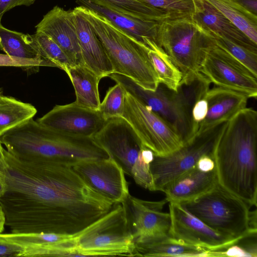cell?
Wrapping results in <instances>:
<instances>
[{
    "mask_svg": "<svg viewBox=\"0 0 257 257\" xmlns=\"http://www.w3.org/2000/svg\"><path fill=\"white\" fill-rule=\"evenodd\" d=\"M196 167L203 171H210L215 168L214 158L210 156L201 157L196 164Z\"/></svg>",
    "mask_w": 257,
    "mask_h": 257,
    "instance_id": "cell-40",
    "label": "cell"
},
{
    "mask_svg": "<svg viewBox=\"0 0 257 257\" xmlns=\"http://www.w3.org/2000/svg\"><path fill=\"white\" fill-rule=\"evenodd\" d=\"M163 12L170 18L192 16L194 0H140Z\"/></svg>",
    "mask_w": 257,
    "mask_h": 257,
    "instance_id": "cell-35",
    "label": "cell"
},
{
    "mask_svg": "<svg viewBox=\"0 0 257 257\" xmlns=\"http://www.w3.org/2000/svg\"><path fill=\"white\" fill-rule=\"evenodd\" d=\"M257 44V16L233 0H205Z\"/></svg>",
    "mask_w": 257,
    "mask_h": 257,
    "instance_id": "cell-27",
    "label": "cell"
},
{
    "mask_svg": "<svg viewBox=\"0 0 257 257\" xmlns=\"http://www.w3.org/2000/svg\"><path fill=\"white\" fill-rule=\"evenodd\" d=\"M71 167L90 187L114 204L121 203L130 194L122 169L110 157Z\"/></svg>",
    "mask_w": 257,
    "mask_h": 257,
    "instance_id": "cell-15",
    "label": "cell"
},
{
    "mask_svg": "<svg viewBox=\"0 0 257 257\" xmlns=\"http://www.w3.org/2000/svg\"><path fill=\"white\" fill-rule=\"evenodd\" d=\"M157 44L181 71V85H189L202 75V64L215 41L192 16H183L159 22Z\"/></svg>",
    "mask_w": 257,
    "mask_h": 257,
    "instance_id": "cell-6",
    "label": "cell"
},
{
    "mask_svg": "<svg viewBox=\"0 0 257 257\" xmlns=\"http://www.w3.org/2000/svg\"><path fill=\"white\" fill-rule=\"evenodd\" d=\"M249 12L257 16V0H233Z\"/></svg>",
    "mask_w": 257,
    "mask_h": 257,
    "instance_id": "cell-41",
    "label": "cell"
},
{
    "mask_svg": "<svg viewBox=\"0 0 257 257\" xmlns=\"http://www.w3.org/2000/svg\"><path fill=\"white\" fill-rule=\"evenodd\" d=\"M215 231L240 238L257 232L250 226V206L218 183L208 192L180 203Z\"/></svg>",
    "mask_w": 257,
    "mask_h": 257,
    "instance_id": "cell-8",
    "label": "cell"
},
{
    "mask_svg": "<svg viewBox=\"0 0 257 257\" xmlns=\"http://www.w3.org/2000/svg\"><path fill=\"white\" fill-rule=\"evenodd\" d=\"M64 71L74 88L75 102L80 106L98 110L100 104L98 85L101 78L84 65L70 66Z\"/></svg>",
    "mask_w": 257,
    "mask_h": 257,
    "instance_id": "cell-24",
    "label": "cell"
},
{
    "mask_svg": "<svg viewBox=\"0 0 257 257\" xmlns=\"http://www.w3.org/2000/svg\"><path fill=\"white\" fill-rule=\"evenodd\" d=\"M208 32L212 36L218 46L226 51L257 76L256 51L250 50L225 37L212 32Z\"/></svg>",
    "mask_w": 257,
    "mask_h": 257,
    "instance_id": "cell-31",
    "label": "cell"
},
{
    "mask_svg": "<svg viewBox=\"0 0 257 257\" xmlns=\"http://www.w3.org/2000/svg\"><path fill=\"white\" fill-rule=\"evenodd\" d=\"M37 109L30 103L0 93V136L6 131L33 118Z\"/></svg>",
    "mask_w": 257,
    "mask_h": 257,
    "instance_id": "cell-29",
    "label": "cell"
},
{
    "mask_svg": "<svg viewBox=\"0 0 257 257\" xmlns=\"http://www.w3.org/2000/svg\"><path fill=\"white\" fill-rule=\"evenodd\" d=\"M72 12L84 65L101 78L113 73L111 63L92 27L75 9Z\"/></svg>",
    "mask_w": 257,
    "mask_h": 257,
    "instance_id": "cell-19",
    "label": "cell"
},
{
    "mask_svg": "<svg viewBox=\"0 0 257 257\" xmlns=\"http://www.w3.org/2000/svg\"><path fill=\"white\" fill-rule=\"evenodd\" d=\"M204 97L208 104L207 113L200 123L197 134L227 122L246 107L248 99L238 91L216 86L208 88Z\"/></svg>",
    "mask_w": 257,
    "mask_h": 257,
    "instance_id": "cell-18",
    "label": "cell"
},
{
    "mask_svg": "<svg viewBox=\"0 0 257 257\" xmlns=\"http://www.w3.org/2000/svg\"><path fill=\"white\" fill-rule=\"evenodd\" d=\"M87 1L102 7L143 20L161 22L169 17L161 10L140 0Z\"/></svg>",
    "mask_w": 257,
    "mask_h": 257,
    "instance_id": "cell-28",
    "label": "cell"
},
{
    "mask_svg": "<svg viewBox=\"0 0 257 257\" xmlns=\"http://www.w3.org/2000/svg\"><path fill=\"white\" fill-rule=\"evenodd\" d=\"M121 117L132 126L143 145L156 155H168L183 145L166 121L127 92Z\"/></svg>",
    "mask_w": 257,
    "mask_h": 257,
    "instance_id": "cell-11",
    "label": "cell"
},
{
    "mask_svg": "<svg viewBox=\"0 0 257 257\" xmlns=\"http://www.w3.org/2000/svg\"><path fill=\"white\" fill-rule=\"evenodd\" d=\"M5 226V216L3 208L0 205V233H3Z\"/></svg>",
    "mask_w": 257,
    "mask_h": 257,
    "instance_id": "cell-44",
    "label": "cell"
},
{
    "mask_svg": "<svg viewBox=\"0 0 257 257\" xmlns=\"http://www.w3.org/2000/svg\"><path fill=\"white\" fill-rule=\"evenodd\" d=\"M116 204L104 215L75 234L78 256H132L133 237L122 204Z\"/></svg>",
    "mask_w": 257,
    "mask_h": 257,
    "instance_id": "cell-9",
    "label": "cell"
},
{
    "mask_svg": "<svg viewBox=\"0 0 257 257\" xmlns=\"http://www.w3.org/2000/svg\"><path fill=\"white\" fill-rule=\"evenodd\" d=\"M75 234L59 242L45 246L23 248L19 256H78L76 249Z\"/></svg>",
    "mask_w": 257,
    "mask_h": 257,
    "instance_id": "cell-33",
    "label": "cell"
},
{
    "mask_svg": "<svg viewBox=\"0 0 257 257\" xmlns=\"http://www.w3.org/2000/svg\"><path fill=\"white\" fill-rule=\"evenodd\" d=\"M257 111L246 107L228 120L214 151L218 183L249 206L257 201Z\"/></svg>",
    "mask_w": 257,
    "mask_h": 257,
    "instance_id": "cell-2",
    "label": "cell"
},
{
    "mask_svg": "<svg viewBox=\"0 0 257 257\" xmlns=\"http://www.w3.org/2000/svg\"><path fill=\"white\" fill-rule=\"evenodd\" d=\"M61 48L71 66L84 65L72 10L56 6L36 26Z\"/></svg>",
    "mask_w": 257,
    "mask_h": 257,
    "instance_id": "cell-17",
    "label": "cell"
},
{
    "mask_svg": "<svg viewBox=\"0 0 257 257\" xmlns=\"http://www.w3.org/2000/svg\"><path fill=\"white\" fill-rule=\"evenodd\" d=\"M217 183L215 168L203 171L196 166L170 183L163 192L168 202L181 203L208 192Z\"/></svg>",
    "mask_w": 257,
    "mask_h": 257,
    "instance_id": "cell-21",
    "label": "cell"
},
{
    "mask_svg": "<svg viewBox=\"0 0 257 257\" xmlns=\"http://www.w3.org/2000/svg\"><path fill=\"white\" fill-rule=\"evenodd\" d=\"M108 77L159 115L178 134L183 144L196 135L192 119V107L210 84L202 74L190 84L180 85L177 91L161 84L155 91L148 90L126 76L112 73Z\"/></svg>",
    "mask_w": 257,
    "mask_h": 257,
    "instance_id": "cell-5",
    "label": "cell"
},
{
    "mask_svg": "<svg viewBox=\"0 0 257 257\" xmlns=\"http://www.w3.org/2000/svg\"><path fill=\"white\" fill-rule=\"evenodd\" d=\"M37 121L57 132L92 137L102 128L106 120L98 110L80 106L74 101L64 105H56Z\"/></svg>",
    "mask_w": 257,
    "mask_h": 257,
    "instance_id": "cell-16",
    "label": "cell"
},
{
    "mask_svg": "<svg viewBox=\"0 0 257 257\" xmlns=\"http://www.w3.org/2000/svg\"><path fill=\"white\" fill-rule=\"evenodd\" d=\"M71 235L52 233H0V241L10 243L23 248L45 246L64 241Z\"/></svg>",
    "mask_w": 257,
    "mask_h": 257,
    "instance_id": "cell-30",
    "label": "cell"
},
{
    "mask_svg": "<svg viewBox=\"0 0 257 257\" xmlns=\"http://www.w3.org/2000/svg\"><path fill=\"white\" fill-rule=\"evenodd\" d=\"M200 73L215 86L241 93L248 98L257 96V76L215 44L206 55Z\"/></svg>",
    "mask_w": 257,
    "mask_h": 257,
    "instance_id": "cell-12",
    "label": "cell"
},
{
    "mask_svg": "<svg viewBox=\"0 0 257 257\" xmlns=\"http://www.w3.org/2000/svg\"><path fill=\"white\" fill-rule=\"evenodd\" d=\"M88 22L107 55L113 73L126 76L148 90H156L160 81L148 54V46L85 7L74 8Z\"/></svg>",
    "mask_w": 257,
    "mask_h": 257,
    "instance_id": "cell-4",
    "label": "cell"
},
{
    "mask_svg": "<svg viewBox=\"0 0 257 257\" xmlns=\"http://www.w3.org/2000/svg\"><path fill=\"white\" fill-rule=\"evenodd\" d=\"M23 250L20 246L0 241V256H19Z\"/></svg>",
    "mask_w": 257,
    "mask_h": 257,
    "instance_id": "cell-39",
    "label": "cell"
},
{
    "mask_svg": "<svg viewBox=\"0 0 257 257\" xmlns=\"http://www.w3.org/2000/svg\"><path fill=\"white\" fill-rule=\"evenodd\" d=\"M7 188L5 173L0 171V198L5 194Z\"/></svg>",
    "mask_w": 257,
    "mask_h": 257,
    "instance_id": "cell-43",
    "label": "cell"
},
{
    "mask_svg": "<svg viewBox=\"0 0 257 257\" xmlns=\"http://www.w3.org/2000/svg\"><path fill=\"white\" fill-rule=\"evenodd\" d=\"M134 244L132 256H215V251L187 244L171 236Z\"/></svg>",
    "mask_w": 257,
    "mask_h": 257,
    "instance_id": "cell-23",
    "label": "cell"
},
{
    "mask_svg": "<svg viewBox=\"0 0 257 257\" xmlns=\"http://www.w3.org/2000/svg\"><path fill=\"white\" fill-rule=\"evenodd\" d=\"M136 183L153 191L150 164L154 154L145 147L130 124L122 117L109 118L102 128L92 136Z\"/></svg>",
    "mask_w": 257,
    "mask_h": 257,
    "instance_id": "cell-7",
    "label": "cell"
},
{
    "mask_svg": "<svg viewBox=\"0 0 257 257\" xmlns=\"http://www.w3.org/2000/svg\"><path fill=\"white\" fill-rule=\"evenodd\" d=\"M170 235L187 244L211 251L222 250L240 238H234L213 230L183 205L170 202Z\"/></svg>",
    "mask_w": 257,
    "mask_h": 257,
    "instance_id": "cell-14",
    "label": "cell"
},
{
    "mask_svg": "<svg viewBox=\"0 0 257 257\" xmlns=\"http://www.w3.org/2000/svg\"><path fill=\"white\" fill-rule=\"evenodd\" d=\"M1 92V90H0V93Z\"/></svg>",
    "mask_w": 257,
    "mask_h": 257,
    "instance_id": "cell-45",
    "label": "cell"
},
{
    "mask_svg": "<svg viewBox=\"0 0 257 257\" xmlns=\"http://www.w3.org/2000/svg\"><path fill=\"white\" fill-rule=\"evenodd\" d=\"M35 0H0V15L16 6H29L33 4Z\"/></svg>",
    "mask_w": 257,
    "mask_h": 257,
    "instance_id": "cell-38",
    "label": "cell"
},
{
    "mask_svg": "<svg viewBox=\"0 0 257 257\" xmlns=\"http://www.w3.org/2000/svg\"><path fill=\"white\" fill-rule=\"evenodd\" d=\"M33 36L38 45L43 58L51 63L53 67L65 71L71 66L64 52L50 37L40 31H36Z\"/></svg>",
    "mask_w": 257,
    "mask_h": 257,
    "instance_id": "cell-32",
    "label": "cell"
},
{
    "mask_svg": "<svg viewBox=\"0 0 257 257\" xmlns=\"http://www.w3.org/2000/svg\"><path fill=\"white\" fill-rule=\"evenodd\" d=\"M204 95L195 101L192 109V119L196 135L200 123L204 119L207 113L208 104Z\"/></svg>",
    "mask_w": 257,
    "mask_h": 257,
    "instance_id": "cell-37",
    "label": "cell"
},
{
    "mask_svg": "<svg viewBox=\"0 0 257 257\" xmlns=\"http://www.w3.org/2000/svg\"><path fill=\"white\" fill-rule=\"evenodd\" d=\"M2 16L0 15V50L10 56L28 59L45 60L43 58L33 35L6 28L1 24Z\"/></svg>",
    "mask_w": 257,
    "mask_h": 257,
    "instance_id": "cell-25",
    "label": "cell"
},
{
    "mask_svg": "<svg viewBox=\"0 0 257 257\" xmlns=\"http://www.w3.org/2000/svg\"><path fill=\"white\" fill-rule=\"evenodd\" d=\"M226 123L197 134L190 141L168 155L154 154L150 164L153 191L163 192L170 183L195 167L201 157L208 155L213 158L215 147Z\"/></svg>",
    "mask_w": 257,
    "mask_h": 257,
    "instance_id": "cell-10",
    "label": "cell"
},
{
    "mask_svg": "<svg viewBox=\"0 0 257 257\" xmlns=\"http://www.w3.org/2000/svg\"><path fill=\"white\" fill-rule=\"evenodd\" d=\"M7 190L0 198L11 232L73 235L108 212L114 204L69 166L44 158H19L6 149Z\"/></svg>",
    "mask_w": 257,
    "mask_h": 257,
    "instance_id": "cell-1",
    "label": "cell"
},
{
    "mask_svg": "<svg viewBox=\"0 0 257 257\" xmlns=\"http://www.w3.org/2000/svg\"><path fill=\"white\" fill-rule=\"evenodd\" d=\"M5 148L3 147L0 140V171L5 173L6 170L7 168V164L5 159Z\"/></svg>",
    "mask_w": 257,
    "mask_h": 257,
    "instance_id": "cell-42",
    "label": "cell"
},
{
    "mask_svg": "<svg viewBox=\"0 0 257 257\" xmlns=\"http://www.w3.org/2000/svg\"><path fill=\"white\" fill-rule=\"evenodd\" d=\"M145 44L148 47V56L160 84L170 89L177 91L182 78L181 71L162 47L149 39L145 40Z\"/></svg>",
    "mask_w": 257,
    "mask_h": 257,
    "instance_id": "cell-26",
    "label": "cell"
},
{
    "mask_svg": "<svg viewBox=\"0 0 257 257\" xmlns=\"http://www.w3.org/2000/svg\"><path fill=\"white\" fill-rule=\"evenodd\" d=\"M168 201L143 200L130 194L121 204L125 211L134 243L144 242L170 235L171 216L162 211Z\"/></svg>",
    "mask_w": 257,
    "mask_h": 257,
    "instance_id": "cell-13",
    "label": "cell"
},
{
    "mask_svg": "<svg viewBox=\"0 0 257 257\" xmlns=\"http://www.w3.org/2000/svg\"><path fill=\"white\" fill-rule=\"evenodd\" d=\"M1 66L20 67L27 70L30 69L38 70L41 66L53 67V65L46 60L28 59L0 54Z\"/></svg>",
    "mask_w": 257,
    "mask_h": 257,
    "instance_id": "cell-36",
    "label": "cell"
},
{
    "mask_svg": "<svg viewBox=\"0 0 257 257\" xmlns=\"http://www.w3.org/2000/svg\"><path fill=\"white\" fill-rule=\"evenodd\" d=\"M6 149L19 158H44L69 165L109 158L92 137L47 128L32 118L0 136Z\"/></svg>",
    "mask_w": 257,
    "mask_h": 257,
    "instance_id": "cell-3",
    "label": "cell"
},
{
    "mask_svg": "<svg viewBox=\"0 0 257 257\" xmlns=\"http://www.w3.org/2000/svg\"><path fill=\"white\" fill-rule=\"evenodd\" d=\"M76 3L103 16L114 25L145 44L146 39L157 43L160 22L145 21L131 17L94 4L87 0H76Z\"/></svg>",
    "mask_w": 257,
    "mask_h": 257,
    "instance_id": "cell-22",
    "label": "cell"
},
{
    "mask_svg": "<svg viewBox=\"0 0 257 257\" xmlns=\"http://www.w3.org/2000/svg\"><path fill=\"white\" fill-rule=\"evenodd\" d=\"M126 93L123 86L118 83L108 89L98 109L106 120L112 117H121Z\"/></svg>",
    "mask_w": 257,
    "mask_h": 257,
    "instance_id": "cell-34",
    "label": "cell"
},
{
    "mask_svg": "<svg viewBox=\"0 0 257 257\" xmlns=\"http://www.w3.org/2000/svg\"><path fill=\"white\" fill-rule=\"evenodd\" d=\"M193 20L203 29L257 52V44L205 0H194Z\"/></svg>",
    "mask_w": 257,
    "mask_h": 257,
    "instance_id": "cell-20",
    "label": "cell"
}]
</instances>
